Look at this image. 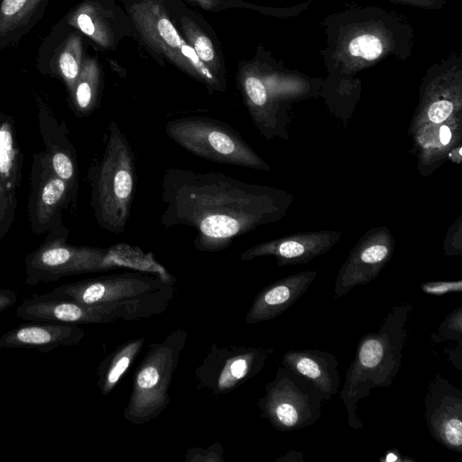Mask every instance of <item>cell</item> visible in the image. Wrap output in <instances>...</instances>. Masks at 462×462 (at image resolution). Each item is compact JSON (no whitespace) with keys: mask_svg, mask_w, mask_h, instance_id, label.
Masks as SVG:
<instances>
[{"mask_svg":"<svg viewBox=\"0 0 462 462\" xmlns=\"http://www.w3.org/2000/svg\"><path fill=\"white\" fill-rule=\"evenodd\" d=\"M315 277V272H305L264 287L255 296L246 313L245 322L252 325L277 318L304 294Z\"/></svg>","mask_w":462,"mask_h":462,"instance_id":"20","label":"cell"},{"mask_svg":"<svg viewBox=\"0 0 462 462\" xmlns=\"http://www.w3.org/2000/svg\"><path fill=\"white\" fill-rule=\"evenodd\" d=\"M282 365L310 381L324 396L331 399L338 391L340 374L334 354L319 349L289 350Z\"/></svg>","mask_w":462,"mask_h":462,"instance_id":"22","label":"cell"},{"mask_svg":"<svg viewBox=\"0 0 462 462\" xmlns=\"http://www.w3.org/2000/svg\"><path fill=\"white\" fill-rule=\"evenodd\" d=\"M453 111V104L448 100H439L433 102L429 110L428 116L435 124L445 121Z\"/></svg>","mask_w":462,"mask_h":462,"instance_id":"29","label":"cell"},{"mask_svg":"<svg viewBox=\"0 0 462 462\" xmlns=\"http://www.w3.org/2000/svg\"><path fill=\"white\" fill-rule=\"evenodd\" d=\"M82 33L60 20L42 42L36 60L37 69L61 80L69 95L84 60Z\"/></svg>","mask_w":462,"mask_h":462,"instance_id":"14","label":"cell"},{"mask_svg":"<svg viewBox=\"0 0 462 462\" xmlns=\"http://www.w3.org/2000/svg\"><path fill=\"white\" fill-rule=\"evenodd\" d=\"M432 341L440 343L446 340H454L462 343V306L459 305L450 312L439 325L436 333L431 335Z\"/></svg>","mask_w":462,"mask_h":462,"instance_id":"26","label":"cell"},{"mask_svg":"<svg viewBox=\"0 0 462 462\" xmlns=\"http://www.w3.org/2000/svg\"><path fill=\"white\" fill-rule=\"evenodd\" d=\"M273 348L213 345L195 372L199 387L214 395L230 393L255 376Z\"/></svg>","mask_w":462,"mask_h":462,"instance_id":"11","label":"cell"},{"mask_svg":"<svg viewBox=\"0 0 462 462\" xmlns=\"http://www.w3.org/2000/svg\"><path fill=\"white\" fill-rule=\"evenodd\" d=\"M322 393L294 371L280 366L265 384L257 402L261 416L279 431L298 430L313 425L320 417Z\"/></svg>","mask_w":462,"mask_h":462,"instance_id":"10","label":"cell"},{"mask_svg":"<svg viewBox=\"0 0 462 462\" xmlns=\"http://www.w3.org/2000/svg\"><path fill=\"white\" fill-rule=\"evenodd\" d=\"M327 46L320 51L329 69L356 72L390 57L406 60L413 30L398 14L379 6L355 7L327 16Z\"/></svg>","mask_w":462,"mask_h":462,"instance_id":"2","label":"cell"},{"mask_svg":"<svg viewBox=\"0 0 462 462\" xmlns=\"http://www.w3.org/2000/svg\"><path fill=\"white\" fill-rule=\"evenodd\" d=\"M393 4H399L417 8L429 10L441 9L447 4L446 0H387Z\"/></svg>","mask_w":462,"mask_h":462,"instance_id":"30","label":"cell"},{"mask_svg":"<svg viewBox=\"0 0 462 462\" xmlns=\"http://www.w3.org/2000/svg\"><path fill=\"white\" fill-rule=\"evenodd\" d=\"M424 407L431 437L446 448L462 454V391L437 374L428 386Z\"/></svg>","mask_w":462,"mask_h":462,"instance_id":"13","label":"cell"},{"mask_svg":"<svg viewBox=\"0 0 462 462\" xmlns=\"http://www.w3.org/2000/svg\"><path fill=\"white\" fill-rule=\"evenodd\" d=\"M420 289L423 292L434 296H441L450 292H461L462 281L429 282L422 283Z\"/></svg>","mask_w":462,"mask_h":462,"instance_id":"28","label":"cell"},{"mask_svg":"<svg viewBox=\"0 0 462 462\" xmlns=\"http://www.w3.org/2000/svg\"><path fill=\"white\" fill-rule=\"evenodd\" d=\"M451 139V133L447 125H443L439 129V140L443 145H447Z\"/></svg>","mask_w":462,"mask_h":462,"instance_id":"33","label":"cell"},{"mask_svg":"<svg viewBox=\"0 0 462 462\" xmlns=\"http://www.w3.org/2000/svg\"><path fill=\"white\" fill-rule=\"evenodd\" d=\"M84 337V330L78 325L30 321L4 333L0 348H30L46 354L59 346H75Z\"/></svg>","mask_w":462,"mask_h":462,"instance_id":"18","label":"cell"},{"mask_svg":"<svg viewBox=\"0 0 462 462\" xmlns=\"http://www.w3.org/2000/svg\"><path fill=\"white\" fill-rule=\"evenodd\" d=\"M16 316L28 321H51L66 324H107L116 319L104 311L51 292L32 295L16 309Z\"/></svg>","mask_w":462,"mask_h":462,"instance_id":"16","label":"cell"},{"mask_svg":"<svg viewBox=\"0 0 462 462\" xmlns=\"http://www.w3.org/2000/svg\"><path fill=\"white\" fill-rule=\"evenodd\" d=\"M51 294L93 307L116 320H140L162 314L174 297V282L133 270L65 283Z\"/></svg>","mask_w":462,"mask_h":462,"instance_id":"3","label":"cell"},{"mask_svg":"<svg viewBox=\"0 0 462 462\" xmlns=\"http://www.w3.org/2000/svg\"><path fill=\"white\" fill-rule=\"evenodd\" d=\"M166 135L189 152L217 163L264 169L241 135L226 123L203 116H189L167 122Z\"/></svg>","mask_w":462,"mask_h":462,"instance_id":"9","label":"cell"},{"mask_svg":"<svg viewBox=\"0 0 462 462\" xmlns=\"http://www.w3.org/2000/svg\"><path fill=\"white\" fill-rule=\"evenodd\" d=\"M167 9L171 11L176 23L179 25L182 37L194 50L199 60L213 74V76L227 88L226 63L213 32L206 28L195 14L188 11L177 0L171 1Z\"/></svg>","mask_w":462,"mask_h":462,"instance_id":"19","label":"cell"},{"mask_svg":"<svg viewBox=\"0 0 462 462\" xmlns=\"http://www.w3.org/2000/svg\"><path fill=\"white\" fill-rule=\"evenodd\" d=\"M204 10L219 12L227 8H253L263 12L258 6L245 4L242 0H190Z\"/></svg>","mask_w":462,"mask_h":462,"instance_id":"27","label":"cell"},{"mask_svg":"<svg viewBox=\"0 0 462 462\" xmlns=\"http://www.w3.org/2000/svg\"><path fill=\"white\" fill-rule=\"evenodd\" d=\"M162 200L165 208L161 224L166 228H193V246L207 253L228 248L236 238L268 221L273 214L269 190L214 171L166 169Z\"/></svg>","mask_w":462,"mask_h":462,"instance_id":"1","label":"cell"},{"mask_svg":"<svg viewBox=\"0 0 462 462\" xmlns=\"http://www.w3.org/2000/svg\"><path fill=\"white\" fill-rule=\"evenodd\" d=\"M40 133L45 145V152L55 173L68 182L77 196L78 160L76 150L68 138L64 122L60 123L48 104L36 96Z\"/></svg>","mask_w":462,"mask_h":462,"instance_id":"17","label":"cell"},{"mask_svg":"<svg viewBox=\"0 0 462 462\" xmlns=\"http://www.w3.org/2000/svg\"><path fill=\"white\" fill-rule=\"evenodd\" d=\"M402 455L398 453L396 450H389L384 457L380 458V461L384 462H394V461H403V458L401 457Z\"/></svg>","mask_w":462,"mask_h":462,"instance_id":"32","label":"cell"},{"mask_svg":"<svg viewBox=\"0 0 462 462\" xmlns=\"http://www.w3.org/2000/svg\"><path fill=\"white\" fill-rule=\"evenodd\" d=\"M51 0H0V51L17 45L42 19Z\"/></svg>","mask_w":462,"mask_h":462,"instance_id":"23","label":"cell"},{"mask_svg":"<svg viewBox=\"0 0 462 462\" xmlns=\"http://www.w3.org/2000/svg\"><path fill=\"white\" fill-rule=\"evenodd\" d=\"M88 179L97 224L109 233L123 234L134 199L137 175L132 146L115 121L104 133L102 152L92 162Z\"/></svg>","mask_w":462,"mask_h":462,"instance_id":"5","label":"cell"},{"mask_svg":"<svg viewBox=\"0 0 462 462\" xmlns=\"http://www.w3.org/2000/svg\"><path fill=\"white\" fill-rule=\"evenodd\" d=\"M101 81V69L97 58L85 56L76 84L69 95L71 107L79 116L89 115L98 106Z\"/></svg>","mask_w":462,"mask_h":462,"instance_id":"24","label":"cell"},{"mask_svg":"<svg viewBox=\"0 0 462 462\" xmlns=\"http://www.w3.org/2000/svg\"><path fill=\"white\" fill-rule=\"evenodd\" d=\"M411 309V303L393 306L379 330L367 333L358 342L340 392L347 424L354 430L363 429L357 415L358 402L368 397L373 389L390 386L400 370Z\"/></svg>","mask_w":462,"mask_h":462,"instance_id":"4","label":"cell"},{"mask_svg":"<svg viewBox=\"0 0 462 462\" xmlns=\"http://www.w3.org/2000/svg\"><path fill=\"white\" fill-rule=\"evenodd\" d=\"M128 14L141 39L151 50L202 83L210 94L226 90L181 36L164 1H136L128 8Z\"/></svg>","mask_w":462,"mask_h":462,"instance_id":"8","label":"cell"},{"mask_svg":"<svg viewBox=\"0 0 462 462\" xmlns=\"http://www.w3.org/2000/svg\"><path fill=\"white\" fill-rule=\"evenodd\" d=\"M30 182V227L34 235L41 236L61 219V211L77 196L68 182L55 173L45 152L33 154Z\"/></svg>","mask_w":462,"mask_h":462,"instance_id":"12","label":"cell"},{"mask_svg":"<svg viewBox=\"0 0 462 462\" xmlns=\"http://www.w3.org/2000/svg\"><path fill=\"white\" fill-rule=\"evenodd\" d=\"M22 179V153L14 120L0 113V238L14 222Z\"/></svg>","mask_w":462,"mask_h":462,"instance_id":"15","label":"cell"},{"mask_svg":"<svg viewBox=\"0 0 462 462\" xmlns=\"http://www.w3.org/2000/svg\"><path fill=\"white\" fill-rule=\"evenodd\" d=\"M187 336L185 329L178 328L162 342L150 345L133 379L132 392L124 411L125 420L142 425L166 409L170 386Z\"/></svg>","mask_w":462,"mask_h":462,"instance_id":"7","label":"cell"},{"mask_svg":"<svg viewBox=\"0 0 462 462\" xmlns=\"http://www.w3.org/2000/svg\"><path fill=\"white\" fill-rule=\"evenodd\" d=\"M144 337L130 339L107 356L97 367V384L101 393L107 395L129 369L143 348Z\"/></svg>","mask_w":462,"mask_h":462,"instance_id":"25","label":"cell"},{"mask_svg":"<svg viewBox=\"0 0 462 462\" xmlns=\"http://www.w3.org/2000/svg\"><path fill=\"white\" fill-rule=\"evenodd\" d=\"M16 301V292L9 289L0 288V312L13 306Z\"/></svg>","mask_w":462,"mask_h":462,"instance_id":"31","label":"cell"},{"mask_svg":"<svg viewBox=\"0 0 462 462\" xmlns=\"http://www.w3.org/2000/svg\"><path fill=\"white\" fill-rule=\"evenodd\" d=\"M64 19L103 50H113L119 42L116 11L107 0H82Z\"/></svg>","mask_w":462,"mask_h":462,"instance_id":"21","label":"cell"},{"mask_svg":"<svg viewBox=\"0 0 462 462\" xmlns=\"http://www.w3.org/2000/svg\"><path fill=\"white\" fill-rule=\"evenodd\" d=\"M49 231L44 243L24 259L25 283L29 286L122 267L140 270L143 264V252L126 244L109 248L69 245L68 230L61 219Z\"/></svg>","mask_w":462,"mask_h":462,"instance_id":"6","label":"cell"}]
</instances>
